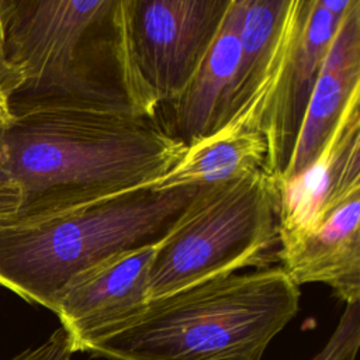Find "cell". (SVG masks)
Here are the masks:
<instances>
[{
  "mask_svg": "<svg viewBox=\"0 0 360 360\" xmlns=\"http://www.w3.org/2000/svg\"><path fill=\"white\" fill-rule=\"evenodd\" d=\"M0 128L21 191L14 217H41L114 197L169 172L184 152L159 117L10 98Z\"/></svg>",
  "mask_w": 360,
  "mask_h": 360,
  "instance_id": "cell-1",
  "label": "cell"
},
{
  "mask_svg": "<svg viewBox=\"0 0 360 360\" xmlns=\"http://www.w3.org/2000/svg\"><path fill=\"white\" fill-rule=\"evenodd\" d=\"M300 295L281 266L218 276L149 300L83 352L105 360H262L297 315Z\"/></svg>",
  "mask_w": 360,
  "mask_h": 360,
  "instance_id": "cell-2",
  "label": "cell"
},
{
  "mask_svg": "<svg viewBox=\"0 0 360 360\" xmlns=\"http://www.w3.org/2000/svg\"><path fill=\"white\" fill-rule=\"evenodd\" d=\"M210 186H143L66 211L0 222V285L55 311L80 274L124 252L158 245Z\"/></svg>",
  "mask_w": 360,
  "mask_h": 360,
  "instance_id": "cell-3",
  "label": "cell"
},
{
  "mask_svg": "<svg viewBox=\"0 0 360 360\" xmlns=\"http://www.w3.org/2000/svg\"><path fill=\"white\" fill-rule=\"evenodd\" d=\"M125 6L127 0H0L7 55L25 77L11 98L138 112L127 79Z\"/></svg>",
  "mask_w": 360,
  "mask_h": 360,
  "instance_id": "cell-4",
  "label": "cell"
},
{
  "mask_svg": "<svg viewBox=\"0 0 360 360\" xmlns=\"http://www.w3.org/2000/svg\"><path fill=\"white\" fill-rule=\"evenodd\" d=\"M278 249L273 190L263 172L210 186L155 246L149 297L246 267H269Z\"/></svg>",
  "mask_w": 360,
  "mask_h": 360,
  "instance_id": "cell-5",
  "label": "cell"
},
{
  "mask_svg": "<svg viewBox=\"0 0 360 360\" xmlns=\"http://www.w3.org/2000/svg\"><path fill=\"white\" fill-rule=\"evenodd\" d=\"M233 0H127L124 53L134 108L159 117L186 89Z\"/></svg>",
  "mask_w": 360,
  "mask_h": 360,
  "instance_id": "cell-6",
  "label": "cell"
},
{
  "mask_svg": "<svg viewBox=\"0 0 360 360\" xmlns=\"http://www.w3.org/2000/svg\"><path fill=\"white\" fill-rule=\"evenodd\" d=\"M359 101L360 90L353 93L308 166L271 184L278 252L295 245L332 210L360 194Z\"/></svg>",
  "mask_w": 360,
  "mask_h": 360,
  "instance_id": "cell-7",
  "label": "cell"
},
{
  "mask_svg": "<svg viewBox=\"0 0 360 360\" xmlns=\"http://www.w3.org/2000/svg\"><path fill=\"white\" fill-rule=\"evenodd\" d=\"M314 3L315 0L246 1L239 69L219 127L239 121L259 128Z\"/></svg>",
  "mask_w": 360,
  "mask_h": 360,
  "instance_id": "cell-8",
  "label": "cell"
},
{
  "mask_svg": "<svg viewBox=\"0 0 360 360\" xmlns=\"http://www.w3.org/2000/svg\"><path fill=\"white\" fill-rule=\"evenodd\" d=\"M155 246L117 255L63 290L53 314L69 335L73 352H83L145 309L150 300L149 269Z\"/></svg>",
  "mask_w": 360,
  "mask_h": 360,
  "instance_id": "cell-9",
  "label": "cell"
},
{
  "mask_svg": "<svg viewBox=\"0 0 360 360\" xmlns=\"http://www.w3.org/2000/svg\"><path fill=\"white\" fill-rule=\"evenodd\" d=\"M357 90H360V0L339 22L309 94L290 163L277 181L294 176L315 159Z\"/></svg>",
  "mask_w": 360,
  "mask_h": 360,
  "instance_id": "cell-10",
  "label": "cell"
},
{
  "mask_svg": "<svg viewBox=\"0 0 360 360\" xmlns=\"http://www.w3.org/2000/svg\"><path fill=\"white\" fill-rule=\"evenodd\" d=\"M277 259L297 285L322 283L345 304L360 301V194L332 210Z\"/></svg>",
  "mask_w": 360,
  "mask_h": 360,
  "instance_id": "cell-11",
  "label": "cell"
},
{
  "mask_svg": "<svg viewBox=\"0 0 360 360\" xmlns=\"http://www.w3.org/2000/svg\"><path fill=\"white\" fill-rule=\"evenodd\" d=\"M248 0H233L184 91L173 101L169 134L184 146L219 127L240 62V31Z\"/></svg>",
  "mask_w": 360,
  "mask_h": 360,
  "instance_id": "cell-12",
  "label": "cell"
},
{
  "mask_svg": "<svg viewBox=\"0 0 360 360\" xmlns=\"http://www.w3.org/2000/svg\"><path fill=\"white\" fill-rule=\"evenodd\" d=\"M269 148L264 134L252 125L231 121L184 148L176 165L149 187L218 186L263 172Z\"/></svg>",
  "mask_w": 360,
  "mask_h": 360,
  "instance_id": "cell-13",
  "label": "cell"
},
{
  "mask_svg": "<svg viewBox=\"0 0 360 360\" xmlns=\"http://www.w3.org/2000/svg\"><path fill=\"white\" fill-rule=\"evenodd\" d=\"M360 347V301L346 308L326 345L311 360H356Z\"/></svg>",
  "mask_w": 360,
  "mask_h": 360,
  "instance_id": "cell-14",
  "label": "cell"
},
{
  "mask_svg": "<svg viewBox=\"0 0 360 360\" xmlns=\"http://www.w3.org/2000/svg\"><path fill=\"white\" fill-rule=\"evenodd\" d=\"M73 353L70 338L60 326L44 343L25 349L10 360H70Z\"/></svg>",
  "mask_w": 360,
  "mask_h": 360,
  "instance_id": "cell-15",
  "label": "cell"
},
{
  "mask_svg": "<svg viewBox=\"0 0 360 360\" xmlns=\"http://www.w3.org/2000/svg\"><path fill=\"white\" fill-rule=\"evenodd\" d=\"M24 84L25 77L22 72L18 68H15L8 59L3 25L0 20V91L6 94L8 98H11L24 87Z\"/></svg>",
  "mask_w": 360,
  "mask_h": 360,
  "instance_id": "cell-16",
  "label": "cell"
},
{
  "mask_svg": "<svg viewBox=\"0 0 360 360\" xmlns=\"http://www.w3.org/2000/svg\"><path fill=\"white\" fill-rule=\"evenodd\" d=\"M21 205V191L4 166L0 152V222L14 217Z\"/></svg>",
  "mask_w": 360,
  "mask_h": 360,
  "instance_id": "cell-17",
  "label": "cell"
},
{
  "mask_svg": "<svg viewBox=\"0 0 360 360\" xmlns=\"http://www.w3.org/2000/svg\"><path fill=\"white\" fill-rule=\"evenodd\" d=\"M359 0H316V4L326 10L333 18L340 21L347 10Z\"/></svg>",
  "mask_w": 360,
  "mask_h": 360,
  "instance_id": "cell-18",
  "label": "cell"
},
{
  "mask_svg": "<svg viewBox=\"0 0 360 360\" xmlns=\"http://www.w3.org/2000/svg\"><path fill=\"white\" fill-rule=\"evenodd\" d=\"M10 115V98L0 91V128L8 122Z\"/></svg>",
  "mask_w": 360,
  "mask_h": 360,
  "instance_id": "cell-19",
  "label": "cell"
}]
</instances>
